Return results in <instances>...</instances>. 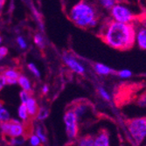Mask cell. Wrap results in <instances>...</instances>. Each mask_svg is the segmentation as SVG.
<instances>
[{"mask_svg":"<svg viewBox=\"0 0 146 146\" xmlns=\"http://www.w3.org/2000/svg\"><path fill=\"white\" fill-rule=\"evenodd\" d=\"M28 69L37 77H40V73H39V70L38 69V68L36 67V65H34L33 63H29L27 65Z\"/></svg>","mask_w":146,"mask_h":146,"instance_id":"22","label":"cell"},{"mask_svg":"<svg viewBox=\"0 0 146 146\" xmlns=\"http://www.w3.org/2000/svg\"><path fill=\"white\" fill-rule=\"evenodd\" d=\"M4 75L6 77V78H11V79H16L18 80L19 79V76L20 75L19 74V72L15 69H7L5 71L4 73Z\"/></svg>","mask_w":146,"mask_h":146,"instance_id":"18","label":"cell"},{"mask_svg":"<svg viewBox=\"0 0 146 146\" xmlns=\"http://www.w3.org/2000/svg\"><path fill=\"white\" fill-rule=\"evenodd\" d=\"M18 113H19V116L20 119H22L23 121H26L28 119V111H27V109H26V106H25V103H21L20 106L19 107V110H18Z\"/></svg>","mask_w":146,"mask_h":146,"instance_id":"14","label":"cell"},{"mask_svg":"<svg viewBox=\"0 0 146 146\" xmlns=\"http://www.w3.org/2000/svg\"><path fill=\"white\" fill-rule=\"evenodd\" d=\"M10 120V114L9 112L3 107L0 109V123L7 122Z\"/></svg>","mask_w":146,"mask_h":146,"instance_id":"19","label":"cell"},{"mask_svg":"<svg viewBox=\"0 0 146 146\" xmlns=\"http://www.w3.org/2000/svg\"><path fill=\"white\" fill-rule=\"evenodd\" d=\"M34 42L35 44L40 48H43L45 46V41H44V38L40 34H35L34 36Z\"/></svg>","mask_w":146,"mask_h":146,"instance_id":"20","label":"cell"},{"mask_svg":"<svg viewBox=\"0 0 146 146\" xmlns=\"http://www.w3.org/2000/svg\"><path fill=\"white\" fill-rule=\"evenodd\" d=\"M1 108H3V104L0 102V109H1Z\"/></svg>","mask_w":146,"mask_h":146,"instance_id":"35","label":"cell"},{"mask_svg":"<svg viewBox=\"0 0 146 146\" xmlns=\"http://www.w3.org/2000/svg\"><path fill=\"white\" fill-rule=\"evenodd\" d=\"M95 71L100 75H108L113 72L110 67H108V66H106L102 63H96L95 65Z\"/></svg>","mask_w":146,"mask_h":146,"instance_id":"12","label":"cell"},{"mask_svg":"<svg viewBox=\"0 0 146 146\" xmlns=\"http://www.w3.org/2000/svg\"><path fill=\"white\" fill-rule=\"evenodd\" d=\"M48 91H49V88H48V86L47 85H45V86H43V88H42V93L43 94H47L48 93Z\"/></svg>","mask_w":146,"mask_h":146,"instance_id":"32","label":"cell"},{"mask_svg":"<svg viewBox=\"0 0 146 146\" xmlns=\"http://www.w3.org/2000/svg\"><path fill=\"white\" fill-rule=\"evenodd\" d=\"M36 135L38 137L39 139H40L41 143H46V141H47L46 137V135H45V133H44L43 129H42L40 127L37 128V129H36Z\"/></svg>","mask_w":146,"mask_h":146,"instance_id":"21","label":"cell"},{"mask_svg":"<svg viewBox=\"0 0 146 146\" xmlns=\"http://www.w3.org/2000/svg\"><path fill=\"white\" fill-rule=\"evenodd\" d=\"M18 83L19 84V86L22 88L23 90H25V91H27V92H31L32 91L31 82L28 80V78L25 77V75H19V76Z\"/></svg>","mask_w":146,"mask_h":146,"instance_id":"13","label":"cell"},{"mask_svg":"<svg viewBox=\"0 0 146 146\" xmlns=\"http://www.w3.org/2000/svg\"><path fill=\"white\" fill-rule=\"evenodd\" d=\"M127 128L132 139L137 144L141 143L146 137V117H138L129 120Z\"/></svg>","mask_w":146,"mask_h":146,"instance_id":"3","label":"cell"},{"mask_svg":"<svg viewBox=\"0 0 146 146\" xmlns=\"http://www.w3.org/2000/svg\"><path fill=\"white\" fill-rule=\"evenodd\" d=\"M118 75L120 76L121 78L128 79V78L132 76V72L130 70H129V69H123V70L118 72Z\"/></svg>","mask_w":146,"mask_h":146,"instance_id":"23","label":"cell"},{"mask_svg":"<svg viewBox=\"0 0 146 146\" xmlns=\"http://www.w3.org/2000/svg\"><path fill=\"white\" fill-rule=\"evenodd\" d=\"M6 77L4 74H0V91L6 85Z\"/></svg>","mask_w":146,"mask_h":146,"instance_id":"28","label":"cell"},{"mask_svg":"<svg viewBox=\"0 0 146 146\" xmlns=\"http://www.w3.org/2000/svg\"><path fill=\"white\" fill-rule=\"evenodd\" d=\"M8 54V49L5 46H0V57H5Z\"/></svg>","mask_w":146,"mask_h":146,"instance_id":"30","label":"cell"},{"mask_svg":"<svg viewBox=\"0 0 146 146\" xmlns=\"http://www.w3.org/2000/svg\"><path fill=\"white\" fill-rule=\"evenodd\" d=\"M17 42H18V44H19V47L21 49H25L26 47H27V44H26L25 40L24 39V38H22V37H18Z\"/></svg>","mask_w":146,"mask_h":146,"instance_id":"27","label":"cell"},{"mask_svg":"<svg viewBox=\"0 0 146 146\" xmlns=\"http://www.w3.org/2000/svg\"><path fill=\"white\" fill-rule=\"evenodd\" d=\"M69 17L72 22L81 28L95 27L99 19L96 8L87 0H82L74 5Z\"/></svg>","mask_w":146,"mask_h":146,"instance_id":"2","label":"cell"},{"mask_svg":"<svg viewBox=\"0 0 146 146\" xmlns=\"http://www.w3.org/2000/svg\"><path fill=\"white\" fill-rule=\"evenodd\" d=\"M110 14L112 19L127 24H133L136 19V15L126 5L117 3L110 9Z\"/></svg>","mask_w":146,"mask_h":146,"instance_id":"4","label":"cell"},{"mask_svg":"<svg viewBox=\"0 0 146 146\" xmlns=\"http://www.w3.org/2000/svg\"><path fill=\"white\" fill-rule=\"evenodd\" d=\"M30 143L33 146H38V145L41 144V141H40V139L38 138V137L35 134V135L31 136V137H30Z\"/></svg>","mask_w":146,"mask_h":146,"instance_id":"24","label":"cell"},{"mask_svg":"<svg viewBox=\"0 0 146 146\" xmlns=\"http://www.w3.org/2000/svg\"><path fill=\"white\" fill-rule=\"evenodd\" d=\"M79 145L82 146H92L94 145V138L92 137H84L79 140Z\"/></svg>","mask_w":146,"mask_h":146,"instance_id":"15","label":"cell"},{"mask_svg":"<svg viewBox=\"0 0 146 146\" xmlns=\"http://www.w3.org/2000/svg\"><path fill=\"white\" fill-rule=\"evenodd\" d=\"M135 42L137 44L139 48L146 50V29L142 26L137 32L135 36Z\"/></svg>","mask_w":146,"mask_h":146,"instance_id":"8","label":"cell"},{"mask_svg":"<svg viewBox=\"0 0 146 146\" xmlns=\"http://www.w3.org/2000/svg\"><path fill=\"white\" fill-rule=\"evenodd\" d=\"M64 61H65L66 65H67L70 69H72L74 72H75L77 74H81L84 73V71H85L84 67L78 60H76L74 57H73L71 55H65Z\"/></svg>","mask_w":146,"mask_h":146,"instance_id":"7","label":"cell"},{"mask_svg":"<svg viewBox=\"0 0 146 146\" xmlns=\"http://www.w3.org/2000/svg\"><path fill=\"white\" fill-rule=\"evenodd\" d=\"M0 59H1V57H0Z\"/></svg>","mask_w":146,"mask_h":146,"instance_id":"37","label":"cell"},{"mask_svg":"<svg viewBox=\"0 0 146 146\" xmlns=\"http://www.w3.org/2000/svg\"><path fill=\"white\" fill-rule=\"evenodd\" d=\"M48 115H49V111H48L47 109H46V108H40L39 110H38L37 118L38 119V120L43 121V120H45L46 118H47Z\"/></svg>","mask_w":146,"mask_h":146,"instance_id":"17","label":"cell"},{"mask_svg":"<svg viewBox=\"0 0 146 146\" xmlns=\"http://www.w3.org/2000/svg\"><path fill=\"white\" fill-rule=\"evenodd\" d=\"M1 43H2V38L0 37V45H1Z\"/></svg>","mask_w":146,"mask_h":146,"instance_id":"36","label":"cell"},{"mask_svg":"<svg viewBox=\"0 0 146 146\" xmlns=\"http://www.w3.org/2000/svg\"><path fill=\"white\" fill-rule=\"evenodd\" d=\"M141 23H142V25H143V27L146 29V16H145V17H143V18L142 19V20H141Z\"/></svg>","mask_w":146,"mask_h":146,"instance_id":"33","label":"cell"},{"mask_svg":"<svg viewBox=\"0 0 146 146\" xmlns=\"http://www.w3.org/2000/svg\"><path fill=\"white\" fill-rule=\"evenodd\" d=\"M5 3V0H0V11H1L2 8L4 7Z\"/></svg>","mask_w":146,"mask_h":146,"instance_id":"34","label":"cell"},{"mask_svg":"<svg viewBox=\"0 0 146 146\" xmlns=\"http://www.w3.org/2000/svg\"><path fill=\"white\" fill-rule=\"evenodd\" d=\"M120 0H99L100 4L106 9L110 10L115 4H117Z\"/></svg>","mask_w":146,"mask_h":146,"instance_id":"16","label":"cell"},{"mask_svg":"<svg viewBox=\"0 0 146 146\" xmlns=\"http://www.w3.org/2000/svg\"><path fill=\"white\" fill-rule=\"evenodd\" d=\"M99 94L100 96L106 101H110V96L109 95V93L106 91V89H104L103 88H99Z\"/></svg>","mask_w":146,"mask_h":146,"instance_id":"26","label":"cell"},{"mask_svg":"<svg viewBox=\"0 0 146 146\" xmlns=\"http://www.w3.org/2000/svg\"><path fill=\"white\" fill-rule=\"evenodd\" d=\"M95 146H108L110 145V136L105 130L100 132L96 138H94Z\"/></svg>","mask_w":146,"mask_h":146,"instance_id":"9","label":"cell"},{"mask_svg":"<svg viewBox=\"0 0 146 146\" xmlns=\"http://www.w3.org/2000/svg\"><path fill=\"white\" fill-rule=\"evenodd\" d=\"M77 117V119L82 118L88 111V105L86 103H78L74 109H72Z\"/></svg>","mask_w":146,"mask_h":146,"instance_id":"11","label":"cell"},{"mask_svg":"<svg viewBox=\"0 0 146 146\" xmlns=\"http://www.w3.org/2000/svg\"><path fill=\"white\" fill-rule=\"evenodd\" d=\"M139 105L142 107H146V96H143L139 101Z\"/></svg>","mask_w":146,"mask_h":146,"instance_id":"31","label":"cell"},{"mask_svg":"<svg viewBox=\"0 0 146 146\" xmlns=\"http://www.w3.org/2000/svg\"><path fill=\"white\" fill-rule=\"evenodd\" d=\"M24 134V126L17 120H11L7 136L10 137H20Z\"/></svg>","mask_w":146,"mask_h":146,"instance_id":"6","label":"cell"},{"mask_svg":"<svg viewBox=\"0 0 146 146\" xmlns=\"http://www.w3.org/2000/svg\"><path fill=\"white\" fill-rule=\"evenodd\" d=\"M19 96H20V100H21V103H25L27 102V100L29 99L30 97V95H29V92L25 91V90H22L19 94Z\"/></svg>","mask_w":146,"mask_h":146,"instance_id":"25","label":"cell"},{"mask_svg":"<svg viewBox=\"0 0 146 146\" xmlns=\"http://www.w3.org/2000/svg\"><path fill=\"white\" fill-rule=\"evenodd\" d=\"M25 106H26V109H27V111H28V115L30 116H35L37 115L38 108L37 102L34 98L30 96L29 99L27 100V102H25Z\"/></svg>","mask_w":146,"mask_h":146,"instance_id":"10","label":"cell"},{"mask_svg":"<svg viewBox=\"0 0 146 146\" xmlns=\"http://www.w3.org/2000/svg\"><path fill=\"white\" fill-rule=\"evenodd\" d=\"M11 143L13 145H19V144H22L24 143V141L19 139V137H11Z\"/></svg>","mask_w":146,"mask_h":146,"instance_id":"29","label":"cell"},{"mask_svg":"<svg viewBox=\"0 0 146 146\" xmlns=\"http://www.w3.org/2000/svg\"><path fill=\"white\" fill-rule=\"evenodd\" d=\"M100 35L110 46L118 50H127L135 44L136 30L133 24L121 23L112 19L104 24Z\"/></svg>","mask_w":146,"mask_h":146,"instance_id":"1","label":"cell"},{"mask_svg":"<svg viewBox=\"0 0 146 146\" xmlns=\"http://www.w3.org/2000/svg\"><path fill=\"white\" fill-rule=\"evenodd\" d=\"M63 120L66 126V133L69 139L73 140L77 137L78 135V119L73 110L66 111Z\"/></svg>","mask_w":146,"mask_h":146,"instance_id":"5","label":"cell"}]
</instances>
